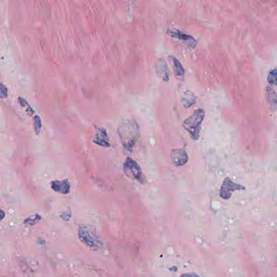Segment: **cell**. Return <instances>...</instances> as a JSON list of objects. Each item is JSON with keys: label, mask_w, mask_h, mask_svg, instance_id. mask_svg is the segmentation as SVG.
<instances>
[{"label": "cell", "mask_w": 277, "mask_h": 277, "mask_svg": "<svg viewBox=\"0 0 277 277\" xmlns=\"http://www.w3.org/2000/svg\"><path fill=\"white\" fill-rule=\"evenodd\" d=\"M168 34H170L171 36L173 38L177 39L180 40L186 41L189 42L192 45L196 44V41L190 35L186 34L182 31L179 30H173L169 29L168 30Z\"/></svg>", "instance_id": "7"}, {"label": "cell", "mask_w": 277, "mask_h": 277, "mask_svg": "<svg viewBox=\"0 0 277 277\" xmlns=\"http://www.w3.org/2000/svg\"><path fill=\"white\" fill-rule=\"evenodd\" d=\"M155 70L157 75L162 81L167 82L169 80V74L167 65L164 60H159L155 65Z\"/></svg>", "instance_id": "6"}, {"label": "cell", "mask_w": 277, "mask_h": 277, "mask_svg": "<svg viewBox=\"0 0 277 277\" xmlns=\"http://www.w3.org/2000/svg\"><path fill=\"white\" fill-rule=\"evenodd\" d=\"M171 60L173 63V68L174 72L175 75L178 80H183L185 75V70L184 67L182 65L180 61L177 59L176 57L174 56H171Z\"/></svg>", "instance_id": "8"}, {"label": "cell", "mask_w": 277, "mask_h": 277, "mask_svg": "<svg viewBox=\"0 0 277 277\" xmlns=\"http://www.w3.org/2000/svg\"><path fill=\"white\" fill-rule=\"evenodd\" d=\"M36 118H37V117L35 116V118H34V126L35 131L38 133V132H40V129L41 124V120L40 118H39L38 116V119Z\"/></svg>", "instance_id": "11"}, {"label": "cell", "mask_w": 277, "mask_h": 277, "mask_svg": "<svg viewBox=\"0 0 277 277\" xmlns=\"http://www.w3.org/2000/svg\"><path fill=\"white\" fill-rule=\"evenodd\" d=\"M204 118V110L198 108L194 111L192 115L184 120L182 125L184 128L188 132L194 140H197L199 137L201 125Z\"/></svg>", "instance_id": "2"}, {"label": "cell", "mask_w": 277, "mask_h": 277, "mask_svg": "<svg viewBox=\"0 0 277 277\" xmlns=\"http://www.w3.org/2000/svg\"><path fill=\"white\" fill-rule=\"evenodd\" d=\"M124 170L125 174L128 177H131L139 181H143L141 168L133 159L128 157L124 165Z\"/></svg>", "instance_id": "3"}, {"label": "cell", "mask_w": 277, "mask_h": 277, "mask_svg": "<svg viewBox=\"0 0 277 277\" xmlns=\"http://www.w3.org/2000/svg\"><path fill=\"white\" fill-rule=\"evenodd\" d=\"M171 158L172 162L177 166H183L188 161V156L187 153L182 149L172 150L171 152Z\"/></svg>", "instance_id": "5"}, {"label": "cell", "mask_w": 277, "mask_h": 277, "mask_svg": "<svg viewBox=\"0 0 277 277\" xmlns=\"http://www.w3.org/2000/svg\"><path fill=\"white\" fill-rule=\"evenodd\" d=\"M4 215H5L3 211H1V220H2V219H3V218H4Z\"/></svg>", "instance_id": "12"}, {"label": "cell", "mask_w": 277, "mask_h": 277, "mask_svg": "<svg viewBox=\"0 0 277 277\" xmlns=\"http://www.w3.org/2000/svg\"><path fill=\"white\" fill-rule=\"evenodd\" d=\"M52 188L57 192L66 194L70 191V184L67 180L55 181L52 182Z\"/></svg>", "instance_id": "9"}, {"label": "cell", "mask_w": 277, "mask_h": 277, "mask_svg": "<svg viewBox=\"0 0 277 277\" xmlns=\"http://www.w3.org/2000/svg\"><path fill=\"white\" fill-rule=\"evenodd\" d=\"M119 134L124 147L131 150L139 138V127L134 119H127L120 127Z\"/></svg>", "instance_id": "1"}, {"label": "cell", "mask_w": 277, "mask_h": 277, "mask_svg": "<svg viewBox=\"0 0 277 277\" xmlns=\"http://www.w3.org/2000/svg\"><path fill=\"white\" fill-rule=\"evenodd\" d=\"M181 100L184 107L187 108L196 103L197 97L194 94L188 90L184 92L182 95Z\"/></svg>", "instance_id": "10"}, {"label": "cell", "mask_w": 277, "mask_h": 277, "mask_svg": "<svg viewBox=\"0 0 277 277\" xmlns=\"http://www.w3.org/2000/svg\"><path fill=\"white\" fill-rule=\"evenodd\" d=\"M243 188H244L241 186L234 183L228 177H226L222 185L220 195L222 198L227 199L230 198L232 193L234 190H242Z\"/></svg>", "instance_id": "4"}]
</instances>
